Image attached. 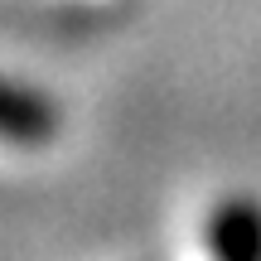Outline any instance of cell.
Wrapping results in <instances>:
<instances>
[{"instance_id": "6da1fadb", "label": "cell", "mask_w": 261, "mask_h": 261, "mask_svg": "<svg viewBox=\"0 0 261 261\" xmlns=\"http://www.w3.org/2000/svg\"><path fill=\"white\" fill-rule=\"evenodd\" d=\"M203 261H261V208L247 198H227L208 213V227L198 237Z\"/></svg>"}, {"instance_id": "7a4b0ae2", "label": "cell", "mask_w": 261, "mask_h": 261, "mask_svg": "<svg viewBox=\"0 0 261 261\" xmlns=\"http://www.w3.org/2000/svg\"><path fill=\"white\" fill-rule=\"evenodd\" d=\"M54 107L39 102L34 92H24V87H10L0 83V140H10V145H44V140H54Z\"/></svg>"}]
</instances>
